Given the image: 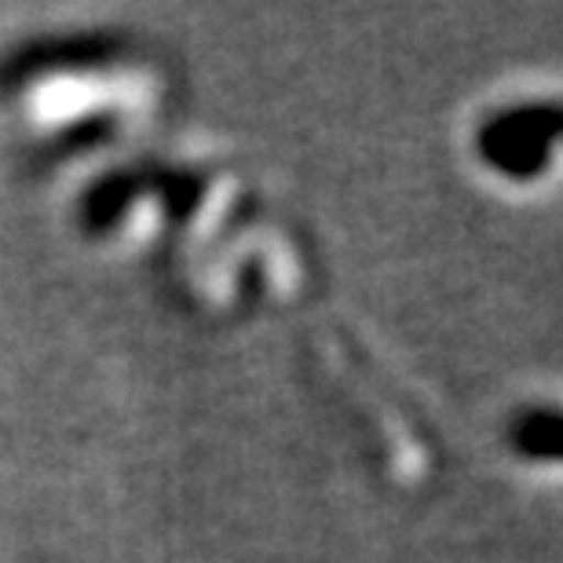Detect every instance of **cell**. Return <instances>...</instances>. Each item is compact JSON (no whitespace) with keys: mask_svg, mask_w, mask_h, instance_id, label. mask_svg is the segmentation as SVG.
Masks as SVG:
<instances>
[{"mask_svg":"<svg viewBox=\"0 0 563 563\" xmlns=\"http://www.w3.org/2000/svg\"><path fill=\"white\" fill-rule=\"evenodd\" d=\"M121 41L118 37H103V33H77V37H52V41H37L30 48H22L15 59L8 63V81L22 85L30 77H44V74H74V70H99V66H110L118 59Z\"/></svg>","mask_w":563,"mask_h":563,"instance_id":"1","label":"cell"},{"mask_svg":"<svg viewBox=\"0 0 563 563\" xmlns=\"http://www.w3.org/2000/svg\"><path fill=\"white\" fill-rule=\"evenodd\" d=\"M476 151L483 162L505 179H538L549 168L553 143L538 140L523 129H512L509 121H501L494 114L490 121H483V129L476 132Z\"/></svg>","mask_w":563,"mask_h":563,"instance_id":"2","label":"cell"},{"mask_svg":"<svg viewBox=\"0 0 563 563\" xmlns=\"http://www.w3.org/2000/svg\"><path fill=\"white\" fill-rule=\"evenodd\" d=\"M146 190H151V168H114V173L99 176L77 206L81 231L92 234V239H107Z\"/></svg>","mask_w":563,"mask_h":563,"instance_id":"3","label":"cell"},{"mask_svg":"<svg viewBox=\"0 0 563 563\" xmlns=\"http://www.w3.org/2000/svg\"><path fill=\"white\" fill-rule=\"evenodd\" d=\"M509 443L520 457L563 461V413L560 410H523L509 428Z\"/></svg>","mask_w":563,"mask_h":563,"instance_id":"4","label":"cell"},{"mask_svg":"<svg viewBox=\"0 0 563 563\" xmlns=\"http://www.w3.org/2000/svg\"><path fill=\"white\" fill-rule=\"evenodd\" d=\"M151 190L162 198L168 220H187L198 209L206 179L198 173H184V168H151Z\"/></svg>","mask_w":563,"mask_h":563,"instance_id":"5","label":"cell"},{"mask_svg":"<svg viewBox=\"0 0 563 563\" xmlns=\"http://www.w3.org/2000/svg\"><path fill=\"white\" fill-rule=\"evenodd\" d=\"M501 121H509L512 129H523L531 136L545 140V143H556L563 140V103H520V107H509L498 114Z\"/></svg>","mask_w":563,"mask_h":563,"instance_id":"6","label":"cell"},{"mask_svg":"<svg viewBox=\"0 0 563 563\" xmlns=\"http://www.w3.org/2000/svg\"><path fill=\"white\" fill-rule=\"evenodd\" d=\"M103 136H110V118H107V114H99V118H88V121H81V125L66 129L63 136H59V143L74 146V151H85V146L99 143Z\"/></svg>","mask_w":563,"mask_h":563,"instance_id":"7","label":"cell"}]
</instances>
